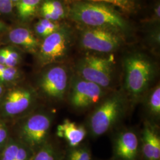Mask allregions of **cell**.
<instances>
[{
  "label": "cell",
  "instance_id": "cell-1",
  "mask_svg": "<svg viewBox=\"0 0 160 160\" xmlns=\"http://www.w3.org/2000/svg\"><path fill=\"white\" fill-rule=\"evenodd\" d=\"M128 103L123 91L108 94L88 118L86 126L88 135L96 139L115 130L125 116Z\"/></svg>",
  "mask_w": 160,
  "mask_h": 160
},
{
  "label": "cell",
  "instance_id": "cell-2",
  "mask_svg": "<svg viewBox=\"0 0 160 160\" xmlns=\"http://www.w3.org/2000/svg\"><path fill=\"white\" fill-rule=\"evenodd\" d=\"M69 16L87 28L109 29L119 33L128 27L126 21L114 8L102 2H77L71 8Z\"/></svg>",
  "mask_w": 160,
  "mask_h": 160
},
{
  "label": "cell",
  "instance_id": "cell-3",
  "mask_svg": "<svg viewBox=\"0 0 160 160\" xmlns=\"http://www.w3.org/2000/svg\"><path fill=\"white\" fill-rule=\"evenodd\" d=\"M124 92L128 101L134 103L148 92L153 79L154 67L148 58L140 54L127 57L124 63Z\"/></svg>",
  "mask_w": 160,
  "mask_h": 160
},
{
  "label": "cell",
  "instance_id": "cell-4",
  "mask_svg": "<svg viewBox=\"0 0 160 160\" xmlns=\"http://www.w3.org/2000/svg\"><path fill=\"white\" fill-rule=\"evenodd\" d=\"M52 121L53 116L45 112L29 114L18 128V139L36 151L49 141Z\"/></svg>",
  "mask_w": 160,
  "mask_h": 160
},
{
  "label": "cell",
  "instance_id": "cell-5",
  "mask_svg": "<svg viewBox=\"0 0 160 160\" xmlns=\"http://www.w3.org/2000/svg\"><path fill=\"white\" fill-rule=\"evenodd\" d=\"M113 58L88 55L78 65L80 78L92 82L108 90L113 84Z\"/></svg>",
  "mask_w": 160,
  "mask_h": 160
},
{
  "label": "cell",
  "instance_id": "cell-6",
  "mask_svg": "<svg viewBox=\"0 0 160 160\" xmlns=\"http://www.w3.org/2000/svg\"><path fill=\"white\" fill-rule=\"evenodd\" d=\"M107 95V90L79 77L69 87V103L75 110L84 111L97 105Z\"/></svg>",
  "mask_w": 160,
  "mask_h": 160
},
{
  "label": "cell",
  "instance_id": "cell-7",
  "mask_svg": "<svg viewBox=\"0 0 160 160\" xmlns=\"http://www.w3.org/2000/svg\"><path fill=\"white\" fill-rule=\"evenodd\" d=\"M35 100L36 93L32 88L14 87L5 91L0 98V114L5 118H16L27 112Z\"/></svg>",
  "mask_w": 160,
  "mask_h": 160
},
{
  "label": "cell",
  "instance_id": "cell-8",
  "mask_svg": "<svg viewBox=\"0 0 160 160\" xmlns=\"http://www.w3.org/2000/svg\"><path fill=\"white\" fill-rule=\"evenodd\" d=\"M112 160H142L139 132L133 128H121L112 135Z\"/></svg>",
  "mask_w": 160,
  "mask_h": 160
},
{
  "label": "cell",
  "instance_id": "cell-9",
  "mask_svg": "<svg viewBox=\"0 0 160 160\" xmlns=\"http://www.w3.org/2000/svg\"><path fill=\"white\" fill-rule=\"evenodd\" d=\"M81 45L84 49L100 53L118 49L122 43L120 33L109 29L86 28L81 32Z\"/></svg>",
  "mask_w": 160,
  "mask_h": 160
},
{
  "label": "cell",
  "instance_id": "cell-10",
  "mask_svg": "<svg viewBox=\"0 0 160 160\" xmlns=\"http://www.w3.org/2000/svg\"><path fill=\"white\" fill-rule=\"evenodd\" d=\"M68 74L61 65H55L47 69L42 75L39 86L46 97L55 101H62L68 90Z\"/></svg>",
  "mask_w": 160,
  "mask_h": 160
},
{
  "label": "cell",
  "instance_id": "cell-11",
  "mask_svg": "<svg viewBox=\"0 0 160 160\" xmlns=\"http://www.w3.org/2000/svg\"><path fill=\"white\" fill-rule=\"evenodd\" d=\"M70 43L69 34L66 29L60 28L40 43L38 55L40 63L45 66L62 59L67 54Z\"/></svg>",
  "mask_w": 160,
  "mask_h": 160
},
{
  "label": "cell",
  "instance_id": "cell-12",
  "mask_svg": "<svg viewBox=\"0 0 160 160\" xmlns=\"http://www.w3.org/2000/svg\"><path fill=\"white\" fill-rule=\"evenodd\" d=\"M139 135L142 160H160L159 125L145 119Z\"/></svg>",
  "mask_w": 160,
  "mask_h": 160
},
{
  "label": "cell",
  "instance_id": "cell-13",
  "mask_svg": "<svg viewBox=\"0 0 160 160\" xmlns=\"http://www.w3.org/2000/svg\"><path fill=\"white\" fill-rule=\"evenodd\" d=\"M56 134L66 142L68 147H74L84 142L88 132L86 125L78 124L66 119L58 125Z\"/></svg>",
  "mask_w": 160,
  "mask_h": 160
},
{
  "label": "cell",
  "instance_id": "cell-14",
  "mask_svg": "<svg viewBox=\"0 0 160 160\" xmlns=\"http://www.w3.org/2000/svg\"><path fill=\"white\" fill-rule=\"evenodd\" d=\"M8 40L14 45L30 53L38 51L40 43L33 32L25 26H18L11 29L8 33Z\"/></svg>",
  "mask_w": 160,
  "mask_h": 160
},
{
  "label": "cell",
  "instance_id": "cell-15",
  "mask_svg": "<svg viewBox=\"0 0 160 160\" xmlns=\"http://www.w3.org/2000/svg\"><path fill=\"white\" fill-rule=\"evenodd\" d=\"M34 152L20 139L9 138L0 151V160H32Z\"/></svg>",
  "mask_w": 160,
  "mask_h": 160
},
{
  "label": "cell",
  "instance_id": "cell-16",
  "mask_svg": "<svg viewBox=\"0 0 160 160\" xmlns=\"http://www.w3.org/2000/svg\"><path fill=\"white\" fill-rule=\"evenodd\" d=\"M147 120L159 125L160 119V86L157 84L145 94Z\"/></svg>",
  "mask_w": 160,
  "mask_h": 160
},
{
  "label": "cell",
  "instance_id": "cell-17",
  "mask_svg": "<svg viewBox=\"0 0 160 160\" xmlns=\"http://www.w3.org/2000/svg\"><path fill=\"white\" fill-rule=\"evenodd\" d=\"M42 1L19 0L15 6L18 18L23 22H27L32 18L39 10Z\"/></svg>",
  "mask_w": 160,
  "mask_h": 160
},
{
  "label": "cell",
  "instance_id": "cell-18",
  "mask_svg": "<svg viewBox=\"0 0 160 160\" xmlns=\"http://www.w3.org/2000/svg\"><path fill=\"white\" fill-rule=\"evenodd\" d=\"M32 160H64V152L48 141L35 151Z\"/></svg>",
  "mask_w": 160,
  "mask_h": 160
},
{
  "label": "cell",
  "instance_id": "cell-19",
  "mask_svg": "<svg viewBox=\"0 0 160 160\" xmlns=\"http://www.w3.org/2000/svg\"><path fill=\"white\" fill-rule=\"evenodd\" d=\"M64 160H94L92 151L87 143L74 147H68L64 151Z\"/></svg>",
  "mask_w": 160,
  "mask_h": 160
},
{
  "label": "cell",
  "instance_id": "cell-20",
  "mask_svg": "<svg viewBox=\"0 0 160 160\" xmlns=\"http://www.w3.org/2000/svg\"><path fill=\"white\" fill-rule=\"evenodd\" d=\"M21 74L16 68L7 67L0 63V84L5 86L17 82Z\"/></svg>",
  "mask_w": 160,
  "mask_h": 160
},
{
  "label": "cell",
  "instance_id": "cell-21",
  "mask_svg": "<svg viewBox=\"0 0 160 160\" xmlns=\"http://www.w3.org/2000/svg\"><path fill=\"white\" fill-rule=\"evenodd\" d=\"M83 1L108 3L115 7H118L121 10L127 12H133L137 5V0H83Z\"/></svg>",
  "mask_w": 160,
  "mask_h": 160
},
{
  "label": "cell",
  "instance_id": "cell-22",
  "mask_svg": "<svg viewBox=\"0 0 160 160\" xmlns=\"http://www.w3.org/2000/svg\"><path fill=\"white\" fill-rule=\"evenodd\" d=\"M6 55V66L16 68L21 61V55L14 48L8 46L4 48Z\"/></svg>",
  "mask_w": 160,
  "mask_h": 160
},
{
  "label": "cell",
  "instance_id": "cell-23",
  "mask_svg": "<svg viewBox=\"0 0 160 160\" xmlns=\"http://www.w3.org/2000/svg\"><path fill=\"white\" fill-rule=\"evenodd\" d=\"M41 6L51 10L59 20L63 18L65 16V11L63 5L58 0H45L41 4Z\"/></svg>",
  "mask_w": 160,
  "mask_h": 160
},
{
  "label": "cell",
  "instance_id": "cell-24",
  "mask_svg": "<svg viewBox=\"0 0 160 160\" xmlns=\"http://www.w3.org/2000/svg\"><path fill=\"white\" fill-rule=\"evenodd\" d=\"M8 139V128L5 123L0 120V151L4 147Z\"/></svg>",
  "mask_w": 160,
  "mask_h": 160
},
{
  "label": "cell",
  "instance_id": "cell-25",
  "mask_svg": "<svg viewBox=\"0 0 160 160\" xmlns=\"http://www.w3.org/2000/svg\"><path fill=\"white\" fill-rule=\"evenodd\" d=\"M39 23L45 28H46L50 33H52L54 32L57 31V30L60 28V26L59 25V24L57 23V22H54V21H52L49 20H47L45 18H41L39 21Z\"/></svg>",
  "mask_w": 160,
  "mask_h": 160
},
{
  "label": "cell",
  "instance_id": "cell-26",
  "mask_svg": "<svg viewBox=\"0 0 160 160\" xmlns=\"http://www.w3.org/2000/svg\"><path fill=\"white\" fill-rule=\"evenodd\" d=\"M13 8L14 6L11 0H0V14H11Z\"/></svg>",
  "mask_w": 160,
  "mask_h": 160
},
{
  "label": "cell",
  "instance_id": "cell-27",
  "mask_svg": "<svg viewBox=\"0 0 160 160\" xmlns=\"http://www.w3.org/2000/svg\"><path fill=\"white\" fill-rule=\"evenodd\" d=\"M34 32L38 36L43 39L51 34L39 22H38L34 25Z\"/></svg>",
  "mask_w": 160,
  "mask_h": 160
},
{
  "label": "cell",
  "instance_id": "cell-28",
  "mask_svg": "<svg viewBox=\"0 0 160 160\" xmlns=\"http://www.w3.org/2000/svg\"><path fill=\"white\" fill-rule=\"evenodd\" d=\"M6 55L5 49L1 48L0 49V63L2 65H6Z\"/></svg>",
  "mask_w": 160,
  "mask_h": 160
},
{
  "label": "cell",
  "instance_id": "cell-29",
  "mask_svg": "<svg viewBox=\"0 0 160 160\" xmlns=\"http://www.w3.org/2000/svg\"><path fill=\"white\" fill-rule=\"evenodd\" d=\"M6 29H7V26L6 24H4L0 20V33L4 32Z\"/></svg>",
  "mask_w": 160,
  "mask_h": 160
},
{
  "label": "cell",
  "instance_id": "cell-30",
  "mask_svg": "<svg viewBox=\"0 0 160 160\" xmlns=\"http://www.w3.org/2000/svg\"><path fill=\"white\" fill-rule=\"evenodd\" d=\"M5 91V87L0 84V98L3 95Z\"/></svg>",
  "mask_w": 160,
  "mask_h": 160
},
{
  "label": "cell",
  "instance_id": "cell-31",
  "mask_svg": "<svg viewBox=\"0 0 160 160\" xmlns=\"http://www.w3.org/2000/svg\"><path fill=\"white\" fill-rule=\"evenodd\" d=\"M11 1H12L14 7H15V6H16V4H17V2H18L19 0H11Z\"/></svg>",
  "mask_w": 160,
  "mask_h": 160
},
{
  "label": "cell",
  "instance_id": "cell-32",
  "mask_svg": "<svg viewBox=\"0 0 160 160\" xmlns=\"http://www.w3.org/2000/svg\"></svg>",
  "mask_w": 160,
  "mask_h": 160
}]
</instances>
